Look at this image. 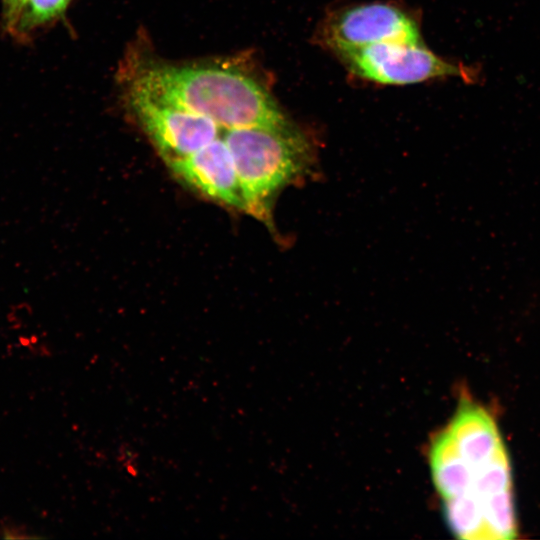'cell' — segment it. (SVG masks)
<instances>
[{"instance_id": "6da1fadb", "label": "cell", "mask_w": 540, "mask_h": 540, "mask_svg": "<svg viewBox=\"0 0 540 540\" xmlns=\"http://www.w3.org/2000/svg\"><path fill=\"white\" fill-rule=\"evenodd\" d=\"M431 477L450 531L465 540H510L518 533L512 470L498 425L468 398L428 448Z\"/></svg>"}, {"instance_id": "7a4b0ae2", "label": "cell", "mask_w": 540, "mask_h": 540, "mask_svg": "<svg viewBox=\"0 0 540 540\" xmlns=\"http://www.w3.org/2000/svg\"><path fill=\"white\" fill-rule=\"evenodd\" d=\"M132 84L224 130L290 124L270 92L236 68L153 64Z\"/></svg>"}, {"instance_id": "3957f363", "label": "cell", "mask_w": 540, "mask_h": 540, "mask_svg": "<svg viewBox=\"0 0 540 540\" xmlns=\"http://www.w3.org/2000/svg\"><path fill=\"white\" fill-rule=\"evenodd\" d=\"M222 138L234 160L245 211L267 219L277 193L310 161V145L291 124L226 129Z\"/></svg>"}, {"instance_id": "277c9868", "label": "cell", "mask_w": 540, "mask_h": 540, "mask_svg": "<svg viewBox=\"0 0 540 540\" xmlns=\"http://www.w3.org/2000/svg\"><path fill=\"white\" fill-rule=\"evenodd\" d=\"M353 74L381 84L404 85L439 77H471L420 43L386 42L334 52Z\"/></svg>"}, {"instance_id": "5b68a950", "label": "cell", "mask_w": 540, "mask_h": 540, "mask_svg": "<svg viewBox=\"0 0 540 540\" xmlns=\"http://www.w3.org/2000/svg\"><path fill=\"white\" fill-rule=\"evenodd\" d=\"M129 102L165 161L187 156L219 137L221 128L211 119L160 100L134 84Z\"/></svg>"}, {"instance_id": "8992f818", "label": "cell", "mask_w": 540, "mask_h": 540, "mask_svg": "<svg viewBox=\"0 0 540 540\" xmlns=\"http://www.w3.org/2000/svg\"><path fill=\"white\" fill-rule=\"evenodd\" d=\"M323 43L333 52L379 43H420L417 23L398 7L386 3L351 6L335 12L322 30Z\"/></svg>"}, {"instance_id": "52a82bcc", "label": "cell", "mask_w": 540, "mask_h": 540, "mask_svg": "<svg viewBox=\"0 0 540 540\" xmlns=\"http://www.w3.org/2000/svg\"><path fill=\"white\" fill-rule=\"evenodd\" d=\"M166 163L188 187L222 204L245 210L234 160L222 137Z\"/></svg>"}, {"instance_id": "ba28073f", "label": "cell", "mask_w": 540, "mask_h": 540, "mask_svg": "<svg viewBox=\"0 0 540 540\" xmlns=\"http://www.w3.org/2000/svg\"><path fill=\"white\" fill-rule=\"evenodd\" d=\"M71 1L24 0L6 35L18 44H28L37 32L59 20Z\"/></svg>"}, {"instance_id": "9c48e42d", "label": "cell", "mask_w": 540, "mask_h": 540, "mask_svg": "<svg viewBox=\"0 0 540 540\" xmlns=\"http://www.w3.org/2000/svg\"><path fill=\"white\" fill-rule=\"evenodd\" d=\"M24 0H1V28L6 35L13 25Z\"/></svg>"}]
</instances>
